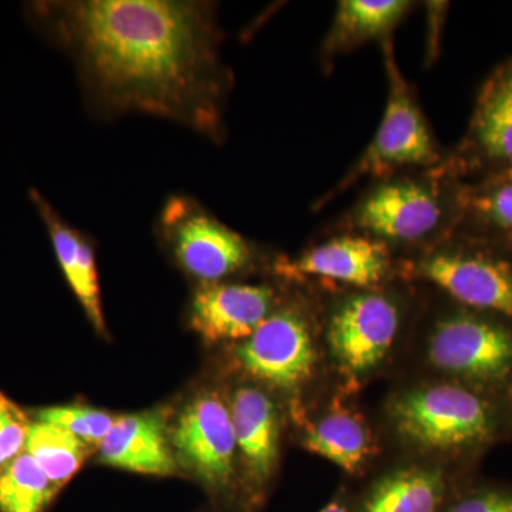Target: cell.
I'll return each instance as SVG.
<instances>
[{"label":"cell","mask_w":512,"mask_h":512,"mask_svg":"<svg viewBox=\"0 0 512 512\" xmlns=\"http://www.w3.org/2000/svg\"><path fill=\"white\" fill-rule=\"evenodd\" d=\"M25 18L69 57L101 119L146 114L220 144L234 74L222 59L215 3L36 0Z\"/></svg>","instance_id":"obj_1"},{"label":"cell","mask_w":512,"mask_h":512,"mask_svg":"<svg viewBox=\"0 0 512 512\" xmlns=\"http://www.w3.org/2000/svg\"><path fill=\"white\" fill-rule=\"evenodd\" d=\"M463 218L461 181L437 165L370 181L333 229L366 235L410 258L456 231Z\"/></svg>","instance_id":"obj_2"},{"label":"cell","mask_w":512,"mask_h":512,"mask_svg":"<svg viewBox=\"0 0 512 512\" xmlns=\"http://www.w3.org/2000/svg\"><path fill=\"white\" fill-rule=\"evenodd\" d=\"M402 278L427 282L451 301L512 322V238L461 224L402 259Z\"/></svg>","instance_id":"obj_3"},{"label":"cell","mask_w":512,"mask_h":512,"mask_svg":"<svg viewBox=\"0 0 512 512\" xmlns=\"http://www.w3.org/2000/svg\"><path fill=\"white\" fill-rule=\"evenodd\" d=\"M390 416L413 446L453 456L480 453L510 429L504 397L454 380L400 394Z\"/></svg>","instance_id":"obj_4"},{"label":"cell","mask_w":512,"mask_h":512,"mask_svg":"<svg viewBox=\"0 0 512 512\" xmlns=\"http://www.w3.org/2000/svg\"><path fill=\"white\" fill-rule=\"evenodd\" d=\"M387 79L386 107L375 137L346 174L325 194L313 202L318 212L328 207L339 195L363 181L380 180L407 171L431 170L443 161L446 148L431 128L429 120L394 56L392 39L382 45Z\"/></svg>","instance_id":"obj_5"},{"label":"cell","mask_w":512,"mask_h":512,"mask_svg":"<svg viewBox=\"0 0 512 512\" xmlns=\"http://www.w3.org/2000/svg\"><path fill=\"white\" fill-rule=\"evenodd\" d=\"M447 299L431 323V365L454 382L505 397L512 383L511 320Z\"/></svg>","instance_id":"obj_6"},{"label":"cell","mask_w":512,"mask_h":512,"mask_svg":"<svg viewBox=\"0 0 512 512\" xmlns=\"http://www.w3.org/2000/svg\"><path fill=\"white\" fill-rule=\"evenodd\" d=\"M156 224L161 244L198 285L229 281L252 269L258 258L249 239L188 195L168 198Z\"/></svg>","instance_id":"obj_7"},{"label":"cell","mask_w":512,"mask_h":512,"mask_svg":"<svg viewBox=\"0 0 512 512\" xmlns=\"http://www.w3.org/2000/svg\"><path fill=\"white\" fill-rule=\"evenodd\" d=\"M403 318V298L390 284L339 296L329 309L326 339L340 369L350 376L375 369L393 348Z\"/></svg>","instance_id":"obj_8"},{"label":"cell","mask_w":512,"mask_h":512,"mask_svg":"<svg viewBox=\"0 0 512 512\" xmlns=\"http://www.w3.org/2000/svg\"><path fill=\"white\" fill-rule=\"evenodd\" d=\"M402 258L376 239L333 231L298 256H276L271 271L285 284L318 281L350 289L377 288L402 276Z\"/></svg>","instance_id":"obj_9"},{"label":"cell","mask_w":512,"mask_h":512,"mask_svg":"<svg viewBox=\"0 0 512 512\" xmlns=\"http://www.w3.org/2000/svg\"><path fill=\"white\" fill-rule=\"evenodd\" d=\"M460 181L512 171V57L495 67L477 94L464 136L439 164Z\"/></svg>","instance_id":"obj_10"},{"label":"cell","mask_w":512,"mask_h":512,"mask_svg":"<svg viewBox=\"0 0 512 512\" xmlns=\"http://www.w3.org/2000/svg\"><path fill=\"white\" fill-rule=\"evenodd\" d=\"M237 362L247 375L286 392L308 382L316 350L311 318L301 302L282 299L258 329L239 343Z\"/></svg>","instance_id":"obj_11"},{"label":"cell","mask_w":512,"mask_h":512,"mask_svg":"<svg viewBox=\"0 0 512 512\" xmlns=\"http://www.w3.org/2000/svg\"><path fill=\"white\" fill-rule=\"evenodd\" d=\"M173 446L202 483L224 490L234 476L237 437L231 409L217 393H202L181 413Z\"/></svg>","instance_id":"obj_12"},{"label":"cell","mask_w":512,"mask_h":512,"mask_svg":"<svg viewBox=\"0 0 512 512\" xmlns=\"http://www.w3.org/2000/svg\"><path fill=\"white\" fill-rule=\"evenodd\" d=\"M281 301L278 289L269 284L225 281L198 285L191 299L190 325L207 343L242 342Z\"/></svg>","instance_id":"obj_13"},{"label":"cell","mask_w":512,"mask_h":512,"mask_svg":"<svg viewBox=\"0 0 512 512\" xmlns=\"http://www.w3.org/2000/svg\"><path fill=\"white\" fill-rule=\"evenodd\" d=\"M29 200L45 224L53 251L67 284L82 305L97 332H106L97 271L96 254L89 235L64 220L60 212L36 188H30Z\"/></svg>","instance_id":"obj_14"},{"label":"cell","mask_w":512,"mask_h":512,"mask_svg":"<svg viewBox=\"0 0 512 512\" xmlns=\"http://www.w3.org/2000/svg\"><path fill=\"white\" fill-rule=\"evenodd\" d=\"M97 451L101 463L133 473L171 476L177 468L173 440L160 412L117 417Z\"/></svg>","instance_id":"obj_15"},{"label":"cell","mask_w":512,"mask_h":512,"mask_svg":"<svg viewBox=\"0 0 512 512\" xmlns=\"http://www.w3.org/2000/svg\"><path fill=\"white\" fill-rule=\"evenodd\" d=\"M409 0H340L319 49L323 72L330 73L339 57L367 43L392 39L394 30L412 12Z\"/></svg>","instance_id":"obj_16"},{"label":"cell","mask_w":512,"mask_h":512,"mask_svg":"<svg viewBox=\"0 0 512 512\" xmlns=\"http://www.w3.org/2000/svg\"><path fill=\"white\" fill-rule=\"evenodd\" d=\"M232 423L237 446L249 477L265 484L279 456V419L274 402L256 387H239L232 396Z\"/></svg>","instance_id":"obj_17"},{"label":"cell","mask_w":512,"mask_h":512,"mask_svg":"<svg viewBox=\"0 0 512 512\" xmlns=\"http://www.w3.org/2000/svg\"><path fill=\"white\" fill-rule=\"evenodd\" d=\"M446 488L441 468H400L373 485L359 512H437Z\"/></svg>","instance_id":"obj_18"},{"label":"cell","mask_w":512,"mask_h":512,"mask_svg":"<svg viewBox=\"0 0 512 512\" xmlns=\"http://www.w3.org/2000/svg\"><path fill=\"white\" fill-rule=\"evenodd\" d=\"M303 444L349 474H357L372 454V439L365 421L346 409L325 414L306 430Z\"/></svg>","instance_id":"obj_19"},{"label":"cell","mask_w":512,"mask_h":512,"mask_svg":"<svg viewBox=\"0 0 512 512\" xmlns=\"http://www.w3.org/2000/svg\"><path fill=\"white\" fill-rule=\"evenodd\" d=\"M93 450L63 427L39 420H33L25 447L57 491L79 473Z\"/></svg>","instance_id":"obj_20"},{"label":"cell","mask_w":512,"mask_h":512,"mask_svg":"<svg viewBox=\"0 0 512 512\" xmlns=\"http://www.w3.org/2000/svg\"><path fill=\"white\" fill-rule=\"evenodd\" d=\"M463 224L512 238V171L461 181Z\"/></svg>","instance_id":"obj_21"},{"label":"cell","mask_w":512,"mask_h":512,"mask_svg":"<svg viewBox=\"0 0 512 512\" xmlns=\"http://www.w3.org/2000/svg\"><path fill=\"white\" fill-rule=\"evenodd\" d=\"M57 493L26 451L0 471V512H45Z\"/></svg>","instance_id":"obj_22"},{"label":"cell","mask_w":512,"mask_h":512,"mask_svg":"<svg viewBox=\"0 0 512 512\" xmlns=\"http://www.w3.org/2000/svg\"><path fill=\"white\" fill-rule=\"evenodd\" d=\"M35 420L63 427L90 447L99 448L113 427L116 417L103 410L83 406H59L37 410Z\"/></svg>","instance_id":"obj_23"},{"label":"cell","mask_w":512,"mask_h":512,"mask_svg":"<svg viewBox=\"0 0 512 512\" xmlns=\"http://www.w3.org/2000/svg\"><path fill=\"white\" fill-rule=\"evenodd\" d=\"M32 423L19 404L0 392V471L25 451Z\"/></svg>","instance_id":"obj_24"},{"label":"cell","mask_w":512,"mask_h":512,"mask_svg":"<svg viewBox=\"0 0 512 512\" xmlns=\"http://www.w3.org/2000/svg\"><path fill=\"white\" fill-rule=\"evenodd\" d=\"M447 512H512V488L481 485L457 498Z\"/></svg>","instance_id":"obj_25"},{"label":"cell","mask_w":512,"mask_h":512,"mask_svg":"<svg viewBox=\"0 0 512 512\" xmlns=\"http://www.w3.org/2000/svg\"><path fill=\"white\" fill-rule=\"evenodd\" d=\"M319 512H348V508L342 501L336 500L323 507Z\"/></svg>","instance_id":"obj_26"},{"label":"cell","mask_w":512,"mask_h":512,"mask_svg":"<svg viewBox=\"0 0 512 512\" xmlns=\"http://www.w3.org/2000/svg\"><path fill=\"white\" fill-rule=\"evenodd\" d=\"M505 407H507L508 423H510V429H512V383L510 389L504 397Z\"/></svg>","instance_id":"obj_27"}]
</instances>
